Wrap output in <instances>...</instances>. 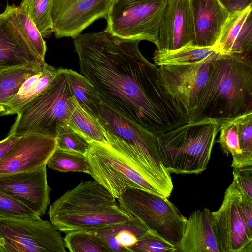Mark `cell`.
I'll list each match as a JSON object with an SVG mask.
<instances>
[{"mask_svg":"<svg viewBox=\"0 0 252 252\" xmlns=\"http://www.w3.org/2000/svg\"><path fill=\"white\" fill-rule=\"evenodd\" d=\"M233 180L242 190L252 199V166L233 168Z\"/></svg>","mask_w":252,"mask_h":252,"instance_id":"obj_36","label":"cell"},{"mask_svg":"<svg viewBox=\"0 0 252 252\" xmlns=\"http://www.w3.org/2000/svg\"><path fill=\"white\" fill-rule=\"evenodd\" d=\"M29 3V0H22L18 6L11 5V21L36 53L45 60L46 42L30 16Z\"/></svg>","mask_w":252,"mask_h":252,"instance_id":"obj_24","label":"cell"},{"mask_svg":"<svg viewBox=\"0 0 252 252\" xmlns=\"http://www.w3.org/2000/svg\"><path fill=\"white\" fill-rule=\"evenodd\" d=\"M241 189L233 179L221 206L211 212L220 252H252V230L248 227L241 209Z\"/></svg>","mask_w":252,"mask_h":252,"instance_id":"obj_10","label":"cell"},{"mask_svg":"<svg viewBox=\"0 0 252 252\" xmlns=\"http://www.w3.org/2000/svg\"><path fill=\"white\" fill-rule=\"evenodd\" d=\"M69 125L83 135L89 142L109 144L104 130L98 118L84 110L74 95L71 100Z\"/></svg>","mask_w":252,"mask_h":252,"instance_id":"obj_25","label":"cell"},{"mask_svg":"<svg viewBox=\"0 0 252 252\" xmlns=\"http://www.w3.org/2000/svg\"><path fill=\"white\" fill-rule=\"evenodd\" d=\"M65 246L71 252H109L91 231H76L66 233Z\"/></svg>","mask_w":252,"mask_h":252,"instance_id":"obj_30","label":"cell"},{"mask_svg":"<svg viewBox=\"0 0 252 252\" xmlns=\"http://www.w3.org/2000/svg\"><path fill=\"white\" fill-rule=\"evenodd\" d=\"M56 148V138L35 133L20 136L0 160V177L33 171L46 165Z\"/></svg>","mask_w":252,"mask_h":252,"instance_id":"obj_14","label":"cell"},{"mask_svg":"<svg viewBox=\"0 0 252 252\" xmlns=\"http://www.w3.org/2000/svg\"><path fill=\"white\" fill-rule=\"evenodd\" d=\"M219 127L218 120L206 118L157 134L158 150L164 167L170 174H198L205 171Z\"/></svg>","mask_w":252,"mask_h":252,"instance_id":"obj_5","label":"cell"},{"mask_svg":"<svg viewBox=\"0 0 252 252\" xmlns=\"http://www.w3.org/2000/svg\"><path fill=\"white\" fill-rule=\"evenodd\" d=\"M178 252H220L214 232L211 212L207 208L192 212L188 218Z\"/></svg>","mask_w":252,"mask_h":252,"instance_id":"obj_20","label":"cell"},{"mask_svg":"<svg viewBox=\"0 0 252 252\" xmlns=\"http://www.w3.org/2000/svg\"><path fill=\"white\" fill-rule=\"evenodd\" d=\"M252 5L231 13L213 48L220 54L252 58Z\"/></svg>","mask_w":252,"mask_h":252,"instance_id":"obj_18","label":"cell"},{"mask_svg":"<svg viewBox=\"0 0 252 252\" xmlns=\"http://www.w3.org/2000/svg\"><path fill=\"white\" fill-rule=\"evenodd\" d=\"M92 177L117 199L128 188H137L168 198L173 189L167 179L146 166L135 152L122 140L110 144L90 142L86 155Z\"/></svg>","mask_w":252,"mask_h":252,"instance_id":"obj_3","label":"cell"},{"mask_svg":"<svg viewBox=\"0 0 252 252\" xmlns=\"http://www.w3.org/2000/svg\"><path fill=\"white\" fill-rule=\"evenodd\" d=\"M196 45L189 0H167L159 25L157 49Z\"/></svg>","mask_w":252,"mask_h":252,"instance_id":"obj_16","label":"cell"},{"mask_svg":"<svg viewBox=\"0 0 252 252\" xmlns=\"http://www.w3.org/2000/svg\"><path fill=\"white\" fill-rule=\"evenodd\" d=\"M117 200L126 212L178 249L187 217L167 198L141 189L128 188Z\"/></svg>","mask_w":252,"mask_h":252,"instance_id":"obj_7","label":"cell"},{"mask_svg":"<svg viewBox=\"0 0 252 252\" xmlns=\"http://www.w3.org/2000/svg\"><path fill=\"white\" fill-rule=\"evenodd\" d=\"M242 152L239 168L252 166V110L234 117Z\"/></svg>","mask_w":252,"mask_h":252,"instance_id":"obj_31","label":"cell"},{"mask_svg":"<svg viewBox=\"0 0 252 252\" xmlns=\"http://www.w3.org/2000/svg\"><path fill=\"white\" fill-rule=\"evenodd\" d=\"M218 121L220 124V135L217 142L220 144L224 154L232 155L233 159L231 166L233 168H239L242 152L234 117Z\"/></svg>","mask_w":252,"mask_h":252,"instance_id":"obj_29","label":"cell"},{"mask_svg":"<svg viewBox=\"0 0 252 252\" xmlns=\"http://www.w3.org/2000/svg\"><path fill=\"white\" fill-rule=\"evenodd\" d=\"M68 80L72 93L79 104L86 112L98 118L102 102L94 87L81 74L68 69Z\"/></svg>","mask_w":252,"mask_h":252,"instance_id":"obj_27","label":"cell"},{"mask_svg":"<svg viewBox=\"0 0 252 252\" xmlns=\"http://www.w3.org/2000/svg\"><path fill=\"white\" fill-rule=\"evenodd\" d=\"M37 215L25 205L0 190V218H23Z\"/></svg>","mask_w":252,"mask_h":252,"instance_id":"obj_35","label":"cell"},{"mask_svg":"<svg viewBox=\"0 0 252 252\" xmlns=\"http://www.w3.org/2000/svg\"><path fill=\"white\" fill-rule=\"evenodd\" d=\"M20 136L8 134L0 141V160L15 146Z\"/></svg>","mask_w":252,"mask_h":252,"instance_id":"obj_39","label":"cell"},{"mask_svg":"<svg viewBox=\"0 0 252 252\" xmlns=\"http://www.w3.org/2000/svg\"><path fill=\"white\" fill-rule=\"evenodd\" d=\"M10 10L7 3L0 13V71L29 63H45L12 23Z\"/></svg>","mask_w":252,"mask_h":252,"instance_id":"obj_17","label":"cell"},{"mask_svg":"<svg viewBox=\"0 0 252 252\" xmlns=\"http://www.w3.org/2000/svg\"><path fill=\"white\" fill-rule=\"evenodd\" d=\"M98 118L104 129L120 139L136 152L141 161L158 174L172 179L158 150L156 134L101 104Z\"/></svg>","mask_w":252,"mask_h":252,"instance_id":"obj_11","label":"cell"},{"mask_svg":"<svg viewBox=\"0 0 252 252\" xmlns=\"http://www.w3.org/2000/svg\"><path fill=\"white\" fill-rule=\"evenodd\" d=\"M58 72L59 68L46 64L41 71L28 77L16 94L8 102L0 105V116L17 114L23 106L47 87Z\"/></svg>","mask_w":252,"mask_h":252,"instance_id":"obj_22","label":"cell"},{"mask_svg":"<svg viewBox=\"0 0 252 252\" xmlns=\"http://www.w3.org/2000/svg\"><path fill=\"white\" fill-rule=\"evenodd\" d=\"M131 252H178V250L156 231L149 229L132 247Z\"/></svg>","mask_w":252,"mask_h":252,"instance_id":"obj_34","label":"cell"},{"mask_svg":"<svg viewBox=\"0 0 252 252\" xmlns=\"http://www.w3.org/2000/svg\"><path fill=\"white\" fill-rule=\"evenodd\" d=\"M60 231L39 216L0 218V252H65Z\"/></svg>","mask_w":252,"mask_h":252,"instance_id":"obj_9","label":"cell"},{"mask_svg":"<svg viewBox=\"0 0 252 252\" xmlns=\"http://www.w3.org/2000/svg\"><path fill=\"white\" fill-rule=\"evenodd\" d=\"M218 55L195 63L158 67L165 89L189 118L207 81L212 63Z\"/></svg>","mask_w":252,"mask_h":252,"instance_id":"obj_12","label":"cell"},{"mask_svg":"<svg viewBox=\"0 0 252 252\" xmlns=\"http://www.w3.org/2000/svg\"><path fill=\"white\" fill-rule=\"evenodd\" d=\"M46 166L62 172H78L92 177L93 172L87 156L81 153L57 148L48 159Z\"/></svg>","mask_w":252,"mask_h":252,"instance_id":"obj_28","label":"cell"},{"mask_svg":"<svg viewBox=\"0 0 252 252\" xmlns=\"http://www.w3.org/2000/svg\"><path fill=\"white\" fill-rule=\"evenodd\" d=\"M149 229L139 220L132 219L91 231L109 252H131V249Z\"/></svg>","mask_w":252,"mask_h":252,"instance_id":"obj_21","label":"cell"},{"mask_svg":"<svg viewBox=\"0 0 252 252\" xmlns=\"http://www.w3.org/2000/svg\"><path fill=\"white\" fill-rule=\"evenodd\" d=\"M252 110V58L219 54L189 122L231 118Z\"/></svg>","mask_w":252,"mask_h":252,"instance_id":"obj_2","label":"cell"},{"mask_svg":"<svg viewBox=\"0 0 252 252\" xmlns=\"http://www.w3.org/2000/svg\"><path fill=\"white\" fill-rule=\"evenodd\" d=\"M230 14L252 5V0H218Z\"/></svg>","mask_w":252,"mask_h":252,"instance_id":"obj_38","label":"cell"},{"mask_svg":"<svg viewBox=\"0 0 252 252\" xmlns=\"http://www.w3.org/2000/svg\"><path fill=\"white\" fill-rule=\"evenodd\" d=\"M219 53L213 47L188 45L174 50L156 49L153 60L154 64L158 67L184 65L197 63Z\"/></svg>","mask_w":252,"mask_h":252,"instance_id":"obj_23","label":"cell"},{"mask_svg":"<svg viewBox=\"0 0 252 252\" xmlns=\"http://www.w3.org/2000/svg\"><path fill=\"white\" fill-rule=\"evenodd\" d=\"M140 41L106 29L73 39L80 74L102 103L157 135L188 123L189 116L165 89L158 67L141 54Z\"/></svg>","mask_w":252,"mask_h":252,"instance_id":"obj_1","label":"cell"},{"mask_svg":"<svg viewBox=\"0 0 252 252\" xmlns=\"http://www.w3.org/2000/svg\"><path fill=\"white\" fill-rule=\"evenodd\" d=\"M46 166L0 177V190L42 216L50 203Z\"/></svg>","mask_w":252,"mask_h":252,"instance_id":"obj_15","label":"cell"},{"mask_svg":"<svg viewBox=\"0 0 252 252\" xmlns=\"http://www.w3.org/2000/svg\"><path fill=\"white\" fill-rule=\"evenodd\" d=\"M73 95L68 69L59 68L47 87L19 111L8 134L35 133L56 138L59 126L69 124Z\"/></svg>","mask_w":252,"mask_h":252,"instance_id":"obj_6","label":"cell"},{"mask_svg":"<svg viewBox=\"0 0 252 252\" xmlns=\"http://www.w3.org/2000/svg\"><path fill=\"white\" fill-rule=\"evenodd\" d=\"M240 204L247 225L249 229L252 230V199L250 198L242 189Z\"/></svg>","mask_w":252,"mask_h":252,"instance_id":"obj_37","label":"cell"},{"mask_svg":"<svg viewBox=\"0 0 252 252\" xmlns=\"http://www.w3.org/2000/svg\"><path fill=\"white\" fill-rule=\"evenodd\" d=\"M57 148L73 151L86 155L90 142L69 125L59 126L56 135Z\"/></svg>","mask_w":252,"mask_h":252,"instance_id":"obj_33","label":"cell"},{"mask_svg":"<svg viewBox=\"0 0 252 252\" xmlns=\"http://www.w3.org/2000/svg\"><path fill=\"white\" fill-rule=\"evenodd\" d=\"M167 0H113L106 29L119 37L157 44Z\"/></svg>","mask_w":252,"mask_h":252,"instance_id":"obj_8","label":"cell"},{"mask_svg":"<svg viewBox=\"0 0 252 252\" xmlns=\"http://www.w3.org/2000/svg\"><path fill=\"white\" fill-rule=\"evenodd\" d=\"M113 0H73L52 9L57 38L74 39L96 20L106 18Z\"/></svg>","mask_w":252,"mask_h":252,"instance_id":"obj_13","label":"cell"},{"mask_svg":"<svg viewBox=\"0 0 252 252\" xmlns=\"http://www.w3.org/2000/svg\"><path fill=\"white\" fill-rule=\"evenodd\" d=\"M51 223L66 234L93 231L133 218L101 184L94 180L81 182L50 206Z\"/></svg>","mask_w":252,"mask_h":252,"instance_id":"obj_4","label":"cell"},{"mask_svg":"<svg viewBox=\"0 0 252 252\" xmlns=\"http://www.w3.org/2000/svg\"><path fill=\"white\" fill-rule=\"evenodd\" d=\"M196 45L213 47L230 13L218 0H189Z\"/></svg>","mask_w":252,"mask_h":252,"instance_id":"obj_19","label":"cell"},{"mask_svg":"<svg viewBox=\"0 0 252 252\" xmlns=\"http://www.w3.org/2000/svg\"><path fill=\"white\" fill-rule=\"evenodd\" d=\"M54 0H29V14L43 38L53 33L52 9Z\"/></svg>","mask_w":252,"mask_h":252,"instance_id":"obj_32","label":"cell"},{"mask_svg":"<svg viewBox=\"0 0 252 252\" xmlns=\"http://www.w3.org/2000/svg\"><path fill=\"white\" fill-rule=\"evenodd\" d=\"M44 64L29 63L0 71V105L8 102L30 76L43 69Z\"/></svg>","mask_w":252,"mask_h":252,"instance_id":"obj_26","label":"cell"}]
</instances>
